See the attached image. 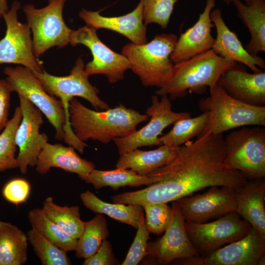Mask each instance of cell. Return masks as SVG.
<instances>
[{
	"mask_svg": "<svg viewBox=\"0 0 265 265\" xmlns=\"http://www.w3.org/2000/svg\"><path fill=\"white\" fill-rule=\"evenodd\" d=\"M225 148L222 133L207 134L181 146L166 165L146 176L156 182L132 192L111 197L112 202L142 206L149 203L173 202L212 186L237 188L247 180L225 163Z\"/></svg>",
	"mask_w": 265,
	"mask_h": 265,
	"instance_id": "1",
	"label": "cell"
},
{
	"mask_svg": "<svg viewBox=\"0 0 265 265\" xmlns=\"http://www.w3.org/2000/svg\"><path fill=\"white\" fill-rule=\"evenodd\" d=\"M68 110L74 134L84 142L92 139L107 144L134 132L139 124L149 119L146 114L122 104L103 111L92 110L75 97L70 101Z\"/></svg>",
	"mask_w": 265,
	"mask_h": 265,
	"instance_id": "2",
	"label": "cell"
},
{
	"mask_svg": "<svg viewBox=\"0 0 265 265\" xmlns=\"http://www.w3.org/2000/svg\"><path fill=\"white\" fill-rule=\"evenodd\" d=\"M237 64L217 55L211 49L174 64L170 80L155 94L169 95L170 100L185 97L188 91L202 94L207 87L216 85L221 75Z\"/></svg>",
	"mask_w": 265,
	"mask_h": 265,
	"instance_id": "3",
	"label": "cell"
},
{
	"mask_svg": "<svg viewBox=\"0 0 265 265\" xmlns=\"http://www.w3.org/2000/svg\"><path fill=\"white\" fill-rule=\"evenodd\" d=\"M178 38L172 33L159 34L144 44L130 42L122 48L121 53L143 86L160 88L170 80L174 65L170 56Z\"/></svg>",
	"mask_w": 265,
	"mask_h": 265,
	"instance_id": "4",
	"label": "cell"
},
{
	"mask_svg": "<svg viewBox=\"0 0 265 265\" xmlns=\"http://www.w3.org/2000/svg\"><path fill=\"white\" fill-rule=\"evenodd\" d=\"M210 95L201 99L199 107L207 112V124L197 138L217 134L246 126H265V106H251L229 96L217 83L209 89Z\"/></svg>",
	"mask_w": 265,
	"mask_h": 265,
	"instance_id": "5",
	"label": "cell"
},
{
	"mask_svg": "<svg viewBox=\"0 0 265 265\" xmlns=\"http://www.w3.org/2000/svg\"><path fill=\"white\" fill-rule=\"evenodd\" d=\"M84 66L82 58L79 57L68 76H55L44 70L42 72L33 71L40 80L45 91L61 101L67 123V132L63 140L78 150L83 147L84 142L75 136L71 127L68 110L70 101L74 97H80L89 102L97 111L109 108L108 105L99 98L98 88L90 83Z\"/></svg>",
	"mask_w": 265,
	"mask_h": 265,
	"instance_id": "6",
	"label": "cell"
},
{
	"mask_svg": "<svg viewBox=\"0 0 265 265\" xmlns=\"http://www.w3.org/2000/svg\"><path fill=\"white\" fill-rule=\"evenodd\" d=\"M225 163L247 180L265 177V128L241 129L224 138Z\"/></svg>",
	"mask_w": 265,
	"mask_h": 265,
	"instance_id": "7",
	"label": "cell"
},
{
	"mask_svg": "<svg viewBox=\"0 0 265 265\" xmlns=\"http://www.w3.org/2000/svg\"><path fill=\"white\" fill-rule=\"evenodd\" d=\"M67 0H48L47 6L36 8L33 4H25L23 11L32 33V49L38 58L48 50L61 48L70 41L73 30L65 23L63 10Z\"/></svg>",
	"mask_w": 265,
	"mask_h": 265,
	"instance_id": "8",
	"label": "cell"
},
{
	"mask_svg": "<svg viewBox=\"0 0 265 265\" xmlns=\"http://www.w3.org/2000/svg\"><path fill=\"white\" fill-rule=\"evenodd\" d=\"M3 73L12 92L23 96L37 107L54 127L55 138L63 140L67 132V123L61 101L47 93L33 71L26 67L7 66Z\"/></svg>",
	"mask_w": 265,
	"mask_h": 265,
	"instance_id": "9",
	"label": "cell"
},
{
	"mask_svg": "<svg viewBox=\"0 0 265 265\" xmlns=\"http://www.w3.org/2000/svg\"><path fill=\"white\" fill-rule=\"evenodd\" d=\"M185 227L191 243L201 256L242 238L252 228L236 212L208 223L185 222Z\"/></svg>",
	"mask_w": 265,
	"mask_h": 265,
	"instance_id": "10",
	"label": "cell"
},
{
	"mask_svg": "<svg viewBox=\"0 0 265 265\" xmlns=\"http://www.w3.org/2000/svg\"><path fill=\"white\" fill-rule=\"evenodd\" d=\"M70 43L72 46L82 44L90 50L93 59L84 66L85 72L89 76L104 75L109 83H114L123 79L126 71L130 69L127 58L103 43L94 28L86 25L73 30Z\"/></svg>",
	"mask_w": 265,
	"mask_h": 265,
	"instance_id": "11",
	"label": "cell"
},
{
	"mask_svg": "<svg viewBox=\"0 0 265 265\" xmlns=\"http://www.w3.org/2000/svg\"><path fill=\"white\" fill-rule=\"evenodd\" d=\"M21 4L14 1L10 9L3 15L6 30L0 41V64L12 63L26 67L32 71L42 72V64L33 54L31 30L27 23L18 19Z\"/></svg>",
	"mask_w": 265,
	"mask_h": 265,
	"instance_id": "12",
	"label": "cell"
},
{
	"mask_svg": "<svg viewBox=\"0 0 265 265\" xmlns=\"http://www.w3.org/2000/svg\"><path fill=\"white\" fill-rule=\"evenodd\" d=\"M161 97L159 100L158 95L152 96L151 105L145 112L150 119L146 125L126 137L114 139L120 155L139 147L158 145V136L165 128L179 120L191 117L188 112L173 111L168 95Z\"/></svg>",
	"mask_w": 265,
	"mask_h": 265,
	"instance_id": "13",
	"label": "cell"
},
{
	"mask_svg": "<svg viewBox=\"0 0 265 265\" xmlns=\"http://www.w3.org/2000/svg\"><path fill=\"white\" fill-rule=\"evenodd\" d=\"M185 222L205 223L226 214L236 212V189L212 186L202 194L187 196L175 201Z\"/></svg>",
	"mask_w": 265,
	"mask_h": 265,
	"instance_id": "14",
	"label": "cell"
},
{
	"mask_svg": "<svg viewBox=\"0 0 265 265\" xmlns=\"http://www.w3.org/2000/svg\"><path fill=\"white\" fill-rule=\"evenodd\" d=\"M18 97L22 118L15 136L19 149L16 160L18 168L25 174L28 166L36 165L43 143L48 138L45 133L40 132L44 122L42 112L23 96L18 95Z\"/></svg>",
	"mask_w": 265,
	"mask_h": 265,
	"instance_id": "15",
	"label": "cell"
},
{
	"mask_svg": "<svg viewBox=\"0 0 265 265\" xmlns=\"http://www.w3.org/2000/svg\"><path fill=\"white\" fill-rule=\"evenodd\" d=\"M172 216L164 235L154 241L148 242V255L160 265H168L177 260L201 256L191 243L185 221L176 201L172 204Z\"/></svg>",
	"mask_w": 265,
	"mask_h": 265,
	"instance_id": "16",
	"label": "cell"
},
{
	"mask_svg": "<svg viewBox=\"0 0 265 265\" xmlns=\"http://www.w3.org/2000/svg\"><path fill=\"white\" fill-rule=\"evenodd\" d=\"M265 255V236L253 228L242 238L204 256L195 257L193 265H258Z\"/></svg>",
	"mask_w": 265,
	"mask_h": 265,
	"instance_id": "17",
	"label": "cell"
},
{
	"mask_svg": "<svg viewBox=\"0 0 265 265\" xmlns=\"http://www.w3.org/2000/svg\"><path fill=\"white\" fill-rule=\"evenodd\" d=\"M231 97L257 106L265 105V72L249 73L236 64L224 72L217 82Z\"/></svg>",
	"mask_w": 265,
	"mask_h": 265,
	"instance_id": "18",
	"label": "cell"
},
{
	"mask_svg": "<svg viewBox=\"0 0 265 265\" xmlns=\"http://www.w3.org/2000/svg\"><path fill=\"white\" fill-rule=\"evenodd\" d=\"M215 5V0H207L204 9L199 15L198 21L178 38L170 56L174 64L212 49L215 39L211 34V29L214 25L210 14Z\"/></svg>",
	"mask_w": 265,
	"mask_h": 265,
	"instance_id": "19",
	"label": "cell"
},
{
	"mask_svg": "<svg viewBox=\"0 0 265 265\" xmlns=\"http://www.w3.org/2000/svg\"><path fill=\"white\" fill-rule=\"evenodd\" d=\"M100 11L82 8L79 12V16L86 25L97 30L104 28L117 32L127 37L131 43L138 45L147 42V26L143 22L142 0H140L133 11L123 16L105 17L100 14Z\"/></svg>",
	"mask_w": 265,
	"mask_h": 265,
	"instance_id": "20",
	"label": "cell"
},
{
	"mask_svg": "<svg viewBox=\"0 0 265 265\" xmlns=\"http://www.w3.org/2000/svg\"><path fill=\"white\" fill-rule=\"evenodd\" d=\"M211 19L216 30V37L212 50L218 55L226 59L247 66L254 73L265 69L263 58L249 54L242 46L236 34L224 22L219 8L212 9Z\"/></svg>",
	"mask_w": 265,
	"mask_h": 265,
	"instance_id": "21",
	"label": "cell"
},
{
	"mask_svg": "<svg viewBox=\"0 0 265 265\" xmlns=\"http://www.w3.org/2000/svg\"><path fill=\"white\" fill-rule=\"evenodd\" d=\"M75 148L61 144H51L45 141L38 157L36 170L41 174L47 173L53 167L77 174L85 181L90 172L95 168L93 163L80 158Z\"/></svg>",
	"mask_w": 265,
	"mask_h": 265,
	"instance_id": "22",
	"label": "cell"
},
{
	"mask_svg": "<svg viewBox=\"0 0 265 265\" xmlns=\"http://www.w3.org/2000/svg\"><path fill=\"white\" fill-rule=\"evenodd\" d=\"M236 191V213L265 236V178L247 180Z\"/></svg>",
	"mask_w": 265,
	"mask_h": 265,
	"instance_id": "23",
	"label": "cell"
},
{
	"mask_svg": "<svg viewBox=\"0 0 265 265\" xmlns=\"http://www.w3.org/2000/svg\"><path fill=\"white\" fill-rule=\"evenodd\" d=\"M180 147L161 145L150 151L136 148L120 155L115 165L117 168L131 169L139 175L146 176L167 164L175 156Z\"/></svg>",
	"mask_w": 265,
	"mask_h": 265,
	"instance_id": "24",
	"label": "cell"
},
{
	"mask_svg": "<svg viewBox=\"0 0 265 265\" xmlns=\"http://www.w3.org/2000/svg\"><path fill=\"white\" fill-rule=\"evenodd\" d=\"M238 15L248 29L251 40L245 46L247 52L257 56L265 51V0H251L248 4L232 0Z\"/></svg>",
	"mask_w": 265,
	"mask_h": 265,
	"instance_id": "25",
	"label": "cell"
},
{
	"mask_svg": "<svg viewBox=\"0 0 265 265\" xmlns=\"http://www.w3.org/2000/svg\"><path fill=\"white\" fill-rule=\"evenodd\" d=\"M80 197L83 205L94 212L105 214L135 229L145 218L144 209L141 205L108 203L89 190L81 193Z\"/></svg>",
	"mask_w": 265,
	"mask_h": 265,
	"instance_id": "26",
	"label": "cell"
},
{
	"mask_svg": "<svg viewBox=\"0 0 265 265\" xmlns=\"http://www.w3.org/2000/svg\"><path fill=\"white\" fill-rule=\"evenodd\" d=\"M27 236L11 223L0 221V265H22L27 260Z\"/></svg>",
	"mask_w": 265,
	"mask_h": 265,
	"instance_id": "27",
	"label": "cell"
},
{
	"mask_svg": "<svg viewBox=\"0 0 265 265\" xmlns=\"http://www.w3.org/2000/svg\"><path fill=\"white\" fill-rule=\"evenodd\" d=\"M85 182L92 184L95 189L110 186L118 190L120 187H138L149 186L156 182L155 178L148 176H141L129 169L117 168L103 171L93 169Z\"/></svg>",
	"mask_w": 265,
	"mask_h": 265,
	"instance_id": "28",
	"label": "cell"
},
{
	"mask_svg": "<svg viewBox=\"0 0 265 265\" xmlns=\"http://www.w3.org/2000/svg\"><path fill=\"white\" fill-rule=\"evenodd\" d=\"M109 232L106 217L98 213L91 220L84 222L83 231L77 240L75 256L78 259H87L99 249Z\"/></svg>",
	"mask_w": 265,
	"mask_h": 265,
	"instance_id": "29",
	"label": "cell"
},
{
	"mask_svg": "<svg viewBox=\"0 0 265 265\" xmlns=\"http://www.w3.org/2000/svg\"><path fill=\"white\" fill-rule=\"evenodd\" d=\"M28 219L32 227L56 246L66 252L75 251L78 239L51 220L42 209L36 208L30 210L28 213Z\"/></svg>",
	"mask_w": 265,
	"mask_h": 265,
	"instance_id": "30",
	"label": "cell"
},
{
	"mask_svg": "<svg viewBox=\"0 0 265 265\" xmlns=\"http://www.w3.org/2000/svg\"><path fill=\"white\" fill-rule=\"evenodd\" d=\"M42 210L64 232L76 239L80 238L84 221L80 218L78 206H60L53 202V197H48L43 202Z\"/></svg>",
	"mask_w": 265,
	"mask_h": 265,
	"instance_id": "31",
	"label": "cell"
},
{
	"mask_svg": "<svg viewBox=\"0 0 265 265\" xmlns=\"http://www.w3.org/2000/svg\"><path fill=\"white\" fill-rule=\"evenodd\" d=\"M209 116L207 112H203L198 116L177 121L170 132L158 138V145L182 146L201 133L207 124Z\"/></svg>",
	"mask_w": 265,
	"mask_h": 265,
	"instance_id": "32",
	"label": "cell"
},
{
	"mask_svg": "<svg viewBox=\"0 0 265 265\" xmlns=\"http://www.w3.org/2000/svg\"><path fill=\"white\" fill-rule=\"evenodd\" d=\"M22 113L20 106L15 109L12 117L0 133V172L18 168L15 141L16 130L21 121Z\"/></svg>",
	"mask_w": 265,
	"mask_h": 265,
	"instance_id": "33",
	"label": "cell"
},
{
	"mask_svg": "<svg viewBox=\"0 0 265 265\" xmlns=\"http://www.w3.org/2000/svg\"><path fill=\"white\" fill-rule=\"evenodd\" d=\"M28 241L43 265H70L66 252L40 234L33 227L27 233Z\"/></svg>",
	"mask_w": 265,
	"mask_h": 265,
	"instance_id": "34",
	"label": "cell"
},
{
	"mask_svg": "<svg viewBox=\"0 0 265 265\" xmlns=\"http://www.w3.org/2000/svg\"><path fill=\"white\" fill-rule=\"evenodd\" d=\"M142 2L145 25L156 23L165 29L178 0H142Z\"/></svg>",
	"mask_w": 265,
	"mask_h": 265,
	"instance_id": "35",
	"label": "cell"
},
{
	"mask_svg": "<svg viewBox=\"0 0 265 265\" xmlns=\"http://www.w3.org/2000/svg\"><path fill=\"white\" fill-rule=\"evenodd\" d=\"M145 213V222L148 232L160 235L168 227L172 216L171 207L164 203H149L142 206Z\"/></svg>",
	"mask_w": 265,
	"mask_h": 265,
	"instance_id": "36",
	"label": "cell"
},
{
	"mask_svg": "<svg viewBox=\"0 0 265 265\" xmlns=\"http://www.w3.org/2000/svg\"><path fill=\"white\" fill-rule=\"evenodd\" d=\"M134 240L122 265H137L148 255L147 251L149 234L145 218L140 223Z\"/></svg>",
	"mask_w": 265,
	"mask_h": 265,
	"instance_id": "37",
	"label": "cell"
},
{
	"mask_svg": "<svg viewBox=\"0 0 265 265\" xmlns=\"http://www.w3.org/2000/svg\"><path fill=\"white\" fill-rule=\"evenodd\" d=\"M30 189L28 182L23 179H16L5 185L2 190V195L7 201L18 206L26 201Z\"/></svg>",
	"mask_w": 265,
	"mask_h": 265,
	"instance_id": "38",
	"label": "cell"
},
{
	"mask_svg": "<svg viewBox=\"0 0 265 265\" xmlns=\"http://www.w3.org/2000/svg\"><path fill=\"white\" fill-rule=\"evenodd\" d=\"M119 263L113 252L109 240H104L98 251L92 256L84 259L83 265H115Z\"/></svg>",
	"mask_w": 265,
	"mask_h": 265,
	"instance_id": "39",
	"label": "cell"
},
{
	"mask_svg": "<svg viewBox=\"0 0 265 265\" xmlns=\"http://www.w3.org/2000/svg\"><path fill=\"white\" fill-rule=\"evenodd\" d=\"M11 92V88L5 79L0 80V133L8 121Z\"/></svg>",
	"mask_w": 265,
	"mask_h": 265,
	"instance_id": "40",
	"label": "cell"
},
{
	"mask_svg": "<svg viewBox=\"0 0 265 265\" xmlns=\"http://www.w3.org/2000/svg\"><path fill=\"white\" fill-rule=\"evenodd\" d=\"M8 10L7 0H0V19L3 17V15Z\"/></svg>",
	"mask_w": 265,
	"mask_h": 265,
	"instance_id": "41",
	"label": "cell"
},
{
	"mask_svg": "<svg viewBox=\"0 0 265 265\" xmlns=\"http://www.w3.org/2000/svg\"><path fill=\"white\" fill-rule=\"evenodd\" d=\"M265 265V255L263 256L259 260L258 265Z\"/></svg>",
	"mask_w": 265,
	"mask_h": 265,
	"instance_id": "42",
	"label": "cell"
},
{
	"mask_svg": "<svg viewBox=\"0 0 265 265\" xmlns=\"http://www.w3.org/2000/svg\"><path fill=\"white\" fill-rule=\"evenodd\" d=\"M227 4H229L232 2V0H222ZM251 0H244L246 4H248Z\"/></svg>",
	"mask_w": 265,
	"mask_h": 265,
	"instance_id": "43",
	"label": "cell"
}]
</instances>
